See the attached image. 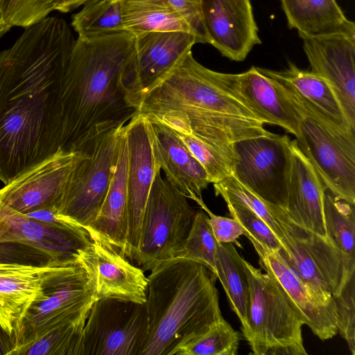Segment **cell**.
Segmentation results:
<instances>
[{"label": "cell", "mask_w": 355, "mask_h": 355, "mask_svg": "<svg viewBox=\"0 0 355 355\" xmlns=\"http://www.w3.org/2000/svg\"><path fill=\"white\" fill-rule=\"evenodd\" d=\"M76 40L47 17L0 51V181L4 185L61 149L60 89Z\"/></svg>", "instance_id": "cell-1"}, {"label": "cell", "mask_w": 355, "mask_h": 355, "mask_svg": "<svg viewBox=\"0 0 355 355\" xmlns=\"http://www.w3.org/2000/svg\"><path fill=\"white\" fill-rule=\"evenodd\" d=\"M135 36L78 37L60 89L61 149L75 152L96 127L139 113L125 69Z\"/></svg>", "instance_id": "cell-2"}, {"label": "cell", "mask_w": 355, "mask_h": 355, "mask_svg": "<svg viewBox=\"0 0 355 355\" xmlns=\"http://www.w3.org/2000/svg\"><path fill=\"white\" fill-rule=\"evenodd\" d=\"M148 277V336L141 355H172L222 317L217 277L202 264L175 257L157 262Z\"/></svg>", "instance_id": "cell-3"}, {"label": "cell", "mask_w": 355, "mask_h": 355, "mask_svg": "<svg viewBox=\"0 0 355 355\" xmlns=\"http://www.w3.org/2000/svg\"><path fill=\"white\" fill-rule=\"evenodd\" d=\"M249 286L248 328L243 331L255 355H306L305 320L280 284L243 259Z\"/></svg>", "instance_id": "cell-4"}, {"label": "cell", "mask_w": 355, "mask_h": 355, "mask_svg": "<svg viewBox=\"0 0 355 355\" xmlns=\"http://www.w3.org/2000/svg\"><path fill=\"white\" fill-rule=\"evenodd\" d=\"M128 122L96 127L75 151V162L55 207L87 231L108 191L117 164L121 134Z\"/></svg>", "instance_id": "cell-5"}, {"label": "cell", "mask_w": 355, "mask_h": 355, "mask_svg": "<svg viewBox=\"0 0 355 355\" xmlns=\"http://www.w3.org/2000/svg\"><path fill=\"white\" fill-rule=\"evenodd\" d=\"M219 73L200 64L191 51L144 97L139 113L145 116L167 111L218 113L259 121L225 88Z\"/></svg>", "instance_id": "cell-6"}, {"label": "cell", "mask_w": 355, "mask_h": 355, "mask_svg": "<svg viewBox=\"0 0 355 355\" xmlns=\"http://www.w3.org/2000/svg\"><path fill=\"white\" fill-rule=\"evenodd\" d=\"M155 174L143 216L135 262L143 270L174 258L192 227L196 211L187 198L161 175Z\"/></svg>", "instance_id": "cell-7"}, {"label": "cell", "mask_w": 355, "mask_h": 355, "mask_svg": "<svg viewBox=\"0 0 355 355\" xmlns=\"http://www.w3.org/2000/svg\"><path fill=\"white\" fill-rule=\"evenodd\" d=\"M274 211L282 231L278 253L302 279L333 296L338 293L355 260L327 238L293 223L284 209L274 205Z\"/></svg>", "instance_id": "cell-8"}, {"label": "cell", "mask_w": 355, "mask_h": 355, "mask_svg": "<svg viewBox=\"0 0 355 355\" xmlns=\"http://www.w3.org/2000/svg\"><path fill=\"white\" fill-rule=\"evenodd\" d=\"M297 106L302 113L299 148L328 190L355 204V132L331 126Z\"/></svg>", "instance_id": "cell-9"}, {"label": "cell", "mask_w": 355, "mask_h": 355, "mask_svg": "<svg viewBox=\"0 0 355 355\" xmlns=\"http://www.w3.org/2000/svg\"><path fill=\"white\" fill-rule=\"evenodd\" d=\"M147 336L145 303L98 299L83 330L81 355H141Z\"/></svg>", "instance_id": "cell-10"}, {"label": "cell", "mask_w": 355, "mask_h": 355, "mask_svg": "<svg viewBox=\"0 0 355 355\" xmlns=\"http://www.w3.org/2000/svg\"><path fill=\"white\" fill-rule=\"evenodd\" d=\"M290 138L269 132L232 146V175L264 201L284 209L290 173Z\"/></svg>", "instance_id": "cell-11"}, {"label": "cell", "mask_w": 355, "mask_h": 355, "mask_svg": "<svg viewBox=\"0 0 355 355\" xmlns=\"http://www.w3.org/2000/svg\"><path fill=\"white\" fill-rule=\"evenodd\" d=\"M95 288L78 263L47 290V297L28 311L9 354L21 352L49 331L88 315L96 300Z\"/></svg>", "instance_id": "cell-12"}, {"label": "cell", "mask_w": 355, "mask_h": 355, "mask_svg": "<svg viewBox=\"0 0 355 355\" xmlns=\"http://www.w3.org/2000/svg\"><path fill=\"white\" fill-rule=\"evenodd\" d=\"M196 43V36L186 31H153L135 36L125 72L138 112L144 97L192 51Z\"/></svg>", "instance_id": "cell-13"}, {"label": "cell", "mask_w": 355, "mask_h": 355, "mask_svg": "<svg viewBox=\"0 0 355 355\" xmlns=\"http://www.w3.org/2000/svg\"><path fill=\"white\" fill-rule=\"evenodd\" d=\"M77 263L55 260L40 265L0 262V327L14 346L29 309L46 299L48 288Z\"/></svg>", "instance_id": "cell-14"}, {"label": "cell", "mask_w": 355, "mask_h": 355, "mask_svg": "<svg viewBox=\"0 0 355 355\" xmlns=\"http://www.w3.org/2000/svg\"><path fill=\"white\" fill-rule=\"evenodd\" d=\"M125 132L128 149L126 258L135 262L145 207L155 174L161 169L155 161L147 118L137 114L125 125Z\"/></svg>", "instance_id": "cell-15"}, {"label": "cell", "mask_w": 355, "mask_h": 355, "mask_svg": "<svg viewBox=\"0 0 355 355\" xmlns=\"http://www.w3.org/2000/svg\"><path fill=\"white\" fill-rule=\"evenodd\" d=\"M225 88L263 123L277 125L296 137L302 113L285 89L252 67L241 73H219Z\"/></svg>", "instance_id": "cell-16"}, {"label": "cell", "mask_w": 355, "mask_h": 355, "mask_svg": "<svg viewBox=\"0 0 355 355\" xmlns=\"http://www.w3.org/2000/svg\"><path fill=\"white\" fill-rule=\"evenodd\" d=\"M245 236L257 252L260 266L280 284L313 334L322 340L335 336L338 329L334 296L302 279L278 252L269 250L250 236Z\"/></svg>", "instance_id": "cell-17"}, {"label": "cell", "mask_w": 355, "mask_h": 355, "mask_svg": "<svg viewBox=\"0 0 355 355\" xmlns=\"http://www.w3.org/2000/svg\"><path fill=\"white\" fill-rule=\"evenodd\" d=\"M299 36L303 41L311 71L330 85L347 119L355 128V36Z\"/></svg>", "instance_id": "cell-18"}, {"label": "cell", "mask_w": 355, "mask_h": 355, "mask_svg": "<svg viewBox=\"0 0 355 355\" xmlns=\"http://www.w3.org/2000/svg\"><path fill=\"white\" fill-rule=\"evenodd\" d=\"M208 44L232 61H243L261 43L250 0H200Z\"/></svg>", "instance_id": "cell-19"}, {"label": "cell", "mask_w": 355, "mask_h": 355, "mask_svg": "<svg viewBox=\"0 0 355 355\" xmlns=\"http://www.w3.org/2000/svg\"><path fill=\"white\" fill-rule=\"evenodd\" d=\"M77 263L94 285L96 299L116 298L144 304L148 278L117 251L91 241L80 250Z\"/></svg>", "instance_id": "cell-20"}, {"label": "cell", "mask_w": 355, "mask_h": 355, "mask_svg": "<svg viewBox=\"0 0 355 355\" xmlns=\"http://www.w3.org/2000/svg\"><path fill=\"white\" fill-rule=\"evenodd\" d=\"M76 152L58 150L0 189V201L27 214L55 207L71 171Z\"/></svg>", "instance_id": "cell-21"}, {"label": "cell", "mask_w": 355, "mask_h": 355, "mask_svg": "<svg viewBox=\"0 0 355 355\" xmlns=\"http://www.w3.org/2000/svg\"><path fill=\"white\" fill-rule=\"evenodd\" d=\"M91 241L89 236L42 222L0 201V244L28 247L49 261H76L79 250Z\"/></svg>", "instance_id": "cell-22"}, {"label": "cell", "mask_w": 355, "mask_h": 355, "mask_svg": "<svg viewBox=\"0 0 355 355\" xmlns=\"http://www.w3.org/2000/svg\"><path fill=\"white\" fill-rule=\"evenodd\" d=\"M145 116L173 130L192 135L231 162L232 166V146L235 142L269 132L261 121L225 114L167 111Z\"/></svg>", "instance_id": "cell-23"}, {"label": "cell", "mask_w": 355, "mask_h": 355, "mask_svg": "<svg viewBox=\"0 0 355 355\" xmlns=\"http://www.w3.org/2000/svg\"><path fill=\"white\" fill-rule=\"evenodd\" d=\"M148 122L155 161L166 181L189 199L202 198L210 184L202 166L173 130L158 121Z\"/></svg>", "instance_id": "cell-24"}, {"label": "cell", "mask_w": 355, "mask_h": 355, "mask_svg": "<svg viewBox=\"0 0 355 355\" xmlns=\"http://www.w3.org/2000/svg\"><path fill=\"white\" fill-rule=\"evenodd\" d=\"M290 153V173L284 210L295 224L327 238L323 213L327 187L299 148L296 139L291 140Z\"/></svg>", "instance_id": "cell-25"}, {"label": "cell", "mask_w": 355, "mask_h": 355, "mask_svg": "<svg viewBox=\"0 0 355 355\" xmlns=\"http://www.w3.org/2000/svg\"><path fill=\"white\" fill-rule=\"evenodd\" d=\"M277 80L300 108L324 123L344 131H354L330 85L322 78L289 62L283 71L257 67Z\"/></svg>", "instance_id": "cell-26"}, {"label": "cell", "mask_w": 355, "mask_h": 355, "mask_svg": "<svg viewBox=\"0 0 355 355\" xmlns=\"http://www.w3.org/2000/svg\"><path fill=\"white\" fill-rule=\"evenodd\" d=\"M128 149L125 125L116 169L101 207L87 228L90 238L107 248L127 254V175Z\"/></svg>", "instance_id": "cell-27"}, {"label": "cell", "mask_w": 355, "mask_h": 355, "mask_svg": "<svg viewBox=\"0 0 355 355\" xmlns=\"http://www.w3.org/2000/svg\"><path fill=\"white\" fill-rule=\"evenodd\" d=\"M290 28L299 34L318 36L346 34L355 36V24L336 0H280Z\"/></svg>", "instance_id": "cell-28"}, {"label": "cell", "mask_w": 355, "mask_h": 355, "mask_svg": "<svg viewBox=\"0 0 355 355\" xmlns=\"http://www.w3.org/2000/svg\"><path fill=\"white\" fill-rule=\"evenodd\" d=\"M125 32L137 35L153 31H192L168 0H118Z\"/></svg>", "instance_id": "cell-29"}, {"label": "cell", "mask_w": 355, "mask_h": 355, "mask_svg": "<svg viewBox=\"0 0 355 355\" xmlns=\"http://www.w3.org/2000/svg\"><path fill=\"white\" fill-rule=\"evenodd\" d=\"M243 259L232 243L217 242L216 277L241 323L242 332L248 328L249 306V286Z\"/></svg>", "instance_id": "cell-30"}, {"label": "cell", "mask_w": 355, "mask_h": 355, "mask_svg": "<svg viewBox=\"0 0 355 355\" xmlns=\"http://www.w3.org/2000/svg\"><path fill=\"white\" fill-rule=\"evenodd\" d=\"M71 26L83 39L125 32L118 0H88L72 16Z\"/></svg>", "instance_id": "cell-31"}, {"label": "cell", "mask_w": 355, "mask_h": 355, "mask_svg": "<svg viewBox=\"0 0 355 355\" xmlns=\"http://www.w3.org/2000/svg\"><path fill=\"white\" fill-rule=\"evenodd\" d=\"M323 213L327 239L345 256L355 260V204L338 197L327 189Z\"/></svg>", "instance_id": "cell-32"}, {"label": "cell", "mask_w": 355, "mask_h": 355, "mask_svg": "<svg viewBox=\"0 0 355 355\" xmlns=\"http://www.w3.org/2000/svg\"><path fill=\"white\" fill-rule=\"evenodd\" d=\"M240 334L222 316L204 333L180 345L172 355H236Z\"/></svg>", "instance_id": "cell-33"}, {"label": "cell", "mask_w": 355, "mask_h": 355, "mask_svg": "<svg viewBox=\"0 0 355 355\" xmlns=\"http://www.w3.org/2000/svg\"><path fill=\"white\" fill-rule=\"evenodd\" d=\"M87 318H80L49 331L20 354L81 355L82 334Z\"/></svg>", "instance_id": "cell-34"}, {"label": "cell", "mask_w": 355, "mask_h": 355, "mask_svg": "<svg viewBox=\"0 0 355 355\" xmlns=\"http://www.w3.org/2000/svg\"><path fill=\"white\" fill-rule=\"evenodd\" d=\"M216 252L217 241L212 232L209 217L203 210L198 211L187 238L175 257L197 261L216 276Z\"/></svg>", "instance_id": "cell-35"}, {"label": "cell", "mask_w": 355, "mask_h": 355, "mask_svg": "<svg viewBox=\"0 0 355 355\" xmlns=\"http://www.w3.org/2000/svg\"><path fill=\"white\" fill-rule=\"evenodd\" d=\"M213 184L216 196H221L225 201L237 203L250 209L264 220L278 239L280 238L282 231L275 214L273 205L257 196L239 182L233 175Z\"/></svg>", "instance_id": "cell-36"}, {"label": "cell", "mask_w": 355, "mask_h": 355, "mask_svg": "<svg viewBox=\"0 0 355 355\" xmlns=\"http://www.w3.org/2000/svg\"><path fill=\"white\" fill-rule=\"evenodd\" d=\"M173 130L202 166L210 183L219 182L232 175V162L222 155L191 134Z\"/></svg>", "instance_id": "cell-37"}, {"label": "cell", "mask_w": 355, "mask_h": 355, "mask_svg": "<svg viewBox=\"0 0 355 355\" xmlns=\"http://www.w3.org/2000/svg\"><path fill=\"white\" fill-rule=\"evenodd\" d=\"M56 0H0L5 22L13 26L28 27L48 17Z\"/></svg>", "instance_id": "cell-38"}, {"label": "cell", "mask_w": 355, "mask_h": 355, "mask_svg": "<svg viewBox=\"0 0 355 355\" xmlns=\"http://www.w3.org/2000/svg\"><path fill=\"white\" fill-rule=\"evenodd\" d=\"M338 332L355 354V269L347 275L341 289L334 296Z\"/></svg>", "instance_id": "cell-39"}, {"label": "cell", "mask_w": 355, "mask_h": 355, "mask_svg": "<svg viewBox=\"0 0 355 355\" xmlns=\"http://www.w3.org/2000/svg\"><path fill=\"white\" fill-rule=\"evenodd\" d=\"M229 212L243 227L245 236H250L261 245L278 252L281 243L270 227L254 211L241 205L225 201Z\"/></svg>", "instance_id": "cell-40"}, {"label": "cell", "mask_w": 355, "mask_h": 355, "mask_svg": "<svg viewBox=\"0 0 355 355\" xmlns=\"http://www.w3.org/2000/svg\"><path fill=\"white\" fill-rule=\"evenodd\" d=\"M195 201L207 214L214 236L218 243H234L243 235L244 229L234 218L220 216L212 213L203 202L202 198Z\"/></svg>", "instance_id": "cell-41"}, {"label": "cell", "mask_w": 355, "mask_h": 355, "mask_svg": "<svg viewBox=\"0 0 355 355\" xmlns=\"http://www.w3.org/2000/svg\"><path fill=\"white\" fill-rule=\"evenodd\" d=\"M168 1L188 24L196 36L198 43L208 44L200 15V0H168Z\"/></svg>", "instance_id": "cell-42"}, {"label": "cell", "mask_w": 355, "mask_h": 355, "mask_svg": "<svg viewBox=\"0 0 355 355\" xmlns=\"http://www.w3.org/2000/svg\"><path fill=\"white\" fill-rule=\"evenodd\" d=\"M26 214L60 229L81 235L89 236L86 229L82 225L72 218L60 214L55 207L38 209Z\"/></svg>", "instance_id": "cell-43"}, {"label": "cell", "mask_w": 355, "mask_h": 355, "mask_svg": "<svg viewBox=\"0 0 355 355\" xmlns=\"http://www.w3.org/2000/svg\"><path fill=\"white\" fill-rule=\"evenodd\" d=\"M88 0H56L54 10L69 12L83 5Z\"/></svg>", "instance_id": "cell-44"}, {"label": "cell", "mask_w": 355, "mask_h": 355, "mask_svg": "<svg viewBox=\"0 0 355 355\" xmlns=\"http://www.w3.org/2000/svg\"><path fill=\"white\" fill-rule=\"evenodd\" d=\"M0 329H1L0 327ZM8 336H3L0 334V354H9L10 352L14 348L12 341L9 338Z\"/></svg>", "instance_id": "cell-45"}, {"label": "cell", "mask_w": 355, "mask_h": 355, "mask_svg": "<svg viewBox=\"0 0 355 355\" xmlns=\"http://www.w3.org/2000/svg\"><path fill=\"white\" fill-rule=\"evenodd\" d=\"M11 28L4 21L0 6V38Z\"/></svg>", "instance_id": "cell-46"}]
</instances>
